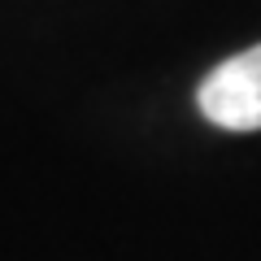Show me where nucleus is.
I'll use <instances>...</instances> for the list:
<instances>
[{
    "instance_id": "nucleus-1",
    "label": "nucleus",
    "mask_w": 261,
    "mask_h": 261,
    "mask_svg": "<svg viewBox=\"0 0 261 261\" xmlns=\"http://www.w3.org/2000/svg\"><path fill=\"white\" fill-rule=\"evenodd\" d=\"M196 105L222 130H261V44L214 65L196 87Z\"/></svg>"
}]
</instances>
